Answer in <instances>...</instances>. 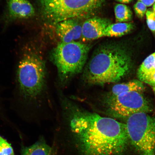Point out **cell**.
I'll use <instances>...</instances> for the list:
<instances>
[{
    "label": "cell",
    "instance_id": "cell-1",
    "mask_svg": "<svg viewBox=\"0 0 155 155\" xmlns=\"http://www.w3.org/2000/svg\"><path fill=\"white\" fill-rule=\"evenodd\" d=\"M81 155H120L129 139L126 124L76 109L70 121Z\"/></svg>",
    "mask_w": 155,
    "mask_h": 155
},
{
    "label": "cell",
    "instance_id": "cell-2",
    "mask_svg": "<svg viewBox=\"0 0 155 155\" xmlns=\"http://www.w3.org/2000/svg\"><path fill=\"white\" fill-rule=\"evenodd\" d=\"M131 60L124 50L112 45L99 46L85 68L83 78L89 84L117 82L127 75Z\"/></svg>",
    "mask_w": 155,
    "mask_h": 155
},
{
    "label": "cell",
    "instance_id": "cell-3",
    "mask_svg": "<svg viewBox=\"0 0 155 155\" xmlns=\"http://www.w3.org/2000/svg\"><path fill=\"white\" fill-rule=\"evenodd\" d=\"M42 17L55 25L71 18L88 19L94 16L105 0H38Z\"/></svg>",
    "mask_w": 155,
    "mask_h": 155
},
{
    "label": "cell",
    "instance_id": "cell-4",
    "mask_svg": "<svg viewBox=\"0 0 155 155\" xmlns=\"http://www.w3.org/2000/svg\"><path fill=\"white\" fill-rule=\"evenodd\" d=\"M90 48L88 44L76 41L58 44L51 58L61 81L66 82L82 71Z\"/></svg>",
    "mask_w": 155,
    "mask_h": 155
},
{
    "label": "cell",
    "instance_id": "cell-5",
    "mask_svg": "<svg viewBox=\"0 0 155 155\" xmlns=\"http://www.w3.org/2000/svg\"><path fill=\"white\" fill-rule=\"evenodd\" d=\"M21 92L26 98L35 97L43 90L45 81V66L38 54L29 52L21 60L17 71Z\"/></svg>",
    "mask_w": 155,
    "mask_h": 155
},
{
    "label": "cell",
    "instance_id": "cell-6",
    "mask_svg": "<svg viewBox=\"0 0 155 155\" xmlns=\"http://www.w3.org/2000/svg\"><path fill=\"white\" fill-rule=\"evenodd\" d=\"M129 140L139 152L146 155L155 150V118L140 112L127 118L126 124Z\"/></svg>",
    "mask_w": 155,
    "mask_h": 155
},
{
    "label": "cell",
    "instance_id": "cell-7",
    "mask_svg": "<svg viewBox=\"0 0 155 155\" xmlns=\"http://www.w3.org/2000/svg\"><path fill=\"white\" fill-rule=\"evenodd\" d=\"M106 113L112 117L128 118L134 114L152 110L149 102L141 93L131 92L114 96L108 94L102 100Z\"/></svg>",
    "mask_w": 155,
    "mask_h": 155
},
{
    "label": "cell",
    "instance_id": "cell-8",
    "mask_svg": "<svg viewBox=\"0 0 155 155\" xmlns=\"http://www.w3.org/2000/svg\"><path fill=\"white\" fill-rule=\"evenodd\" d=\"M80 19L71 18L63 21L55 25L57 35L64 43L75 41L81 38L82 24Z\"/></svg>",
    "mask_w": 155,
    "mask_h": 155
},
{
    "label": "cell",
    "instance_id": "cell-9",
    "mask_svg": "<svg viewBox=\"0 0 155 155\" xmlns=\"http://www.w3.org/2000/svg\"><path fill=\"white\" fill-rule=\"evenodd\" d=\"M111 24L108 19L98 17L87 19L82 24L81 38L84 41L103 37L104 31Z\"/></svg>",
    "mask_w": 155,
    "mask_h": 155
},
{
    "label": "cell",
    "instance_id": "cell-10",
    "mask_svg": "<svg viewBox=\"0 0 155 155\" xmlns=\"http://www.w3.org/2000/svg\"><path fill=\"white\" fill-rule=\"evenodd\" d=\"M8 9L13 19H27L35 15L34 7L28 0H9Z\"/></svg>",
    "mask_w": 155,
    "mask_h": 155
},
{
    "label": "cell",
    "instance_id": "cell-11",
    "mask_svg": "<svg viewBox=\"0 0 155 155\" xmlns=\"http://www.w3.org/2000/svg\"><path fill=\"white\" fill-rule=\"evenodd\" d=\"M144 90L145 87L143 82L140 81L135 80L114 85L109 94L116 96L123 93L133 91L141 93Z\"/></svg>",
    "mask_w": 155,
    "mask_h": 155
},
{
    "label": "cell",
    "instance_id": "cell-12",
    "mask_svg": "<svg viewBox=\"0 0 155 155\" xmlns=\"http://www.w3.org/2000/svg\"><path fill=\"white\" fill-rule=\"evenodd\" d=\"M133 28V25L130 23L119 22L111 24L106 28L104 31V37H121L129 33Z\"/></svg>",
    "mask_w": 155,
    "mask_h": 155
},
{
    "label": "cell",
    "instance_id": "cell-13",
    "mask_svg": "<svg viewBox=\"0 0 155 155\" xmlns=\"http://www.w3.org/2000/svg\"><path fill=\"white\" fill-rule=\"evenodd\" d=\"M21 155H53L51 147L43 140H40L34 144L23 148Z\"/></svg>",
    "mask_w": 155,
    "mask_h": 155
},
{
    "label": "cell",
    "instance_id": "cell-14",
    "mask_svg": "<svg viewBox=\"0 0 155 155\" xmlns=\"http://www.w3.org/2000/svg\"><path fill=\"white\" fill-rule=\"evenodd\" d=\"M155 65V52L147 57L140 65L137 71V76L142 82L143 79L150 74Z\"/></svg>",
    "mask_w": 155,
    "mask_h": 155
},
{
    "label": "cell",
    "instance_id": "cell-15",
    "mask_svg": "<svg viewBox=\"0 0 155 155\" xmlns=\"http://www.w3.org/2000/svg\"><path fill=\"white\" fill-rule=\"evenodd\" d=\"M114 11L116 22H127L132 19V13L127 5L121 4H117L115 6Z\"/></svg>",
    "mask_w": 155,
    "mask_h": 155
},
{
    "label": "cell",
    "instance_id": "cell-16",
    "mask_svg": "<svg viewBox=\"0 0 155 155\" xmlns=\"http://www.w3.org/2000/svg\"><path fill=\"white\" fill-rule=\"evenodd\" d=\"M0 155H15L11 144L0 136Z\"/></svg>",
    "mask_w": 155,
    "mask_h": 155
},
{
    "label": "cell",
    "instance_id": "cell-17",
    "mask_svg": "<svg viewBox=\"0 0 155 155\" xmlns=\"http://www.w3.org/2000/svg\"><path fill=\"white\" fill-rule=\"evenodd\" d=\"M147 7L140 1L137 2L134 6L136 14L139 18H142L146 14Z\"/></svg>",
    "mask_w": 155,
    "mask_h": 155
},
{
    "label": "cell",
    "instance_id": "cell-18",
    "mask_svg": "<svg viewBox=\"0 0 155 155\" xmlns=\"http://www.w3.org/2000/svg\"><path fill=\"white\" fill-rule=\"evenodd\" d=\"M145 15L149 28L152 31L155 32V13L153 11L148 10Z\"/></svg>",
    "mask_w": 155,
    "mask_h": 155
},
{
    "label": "cell",
    "instance_id": "cell-19",
    "mask_svg": "<svg viewBox=\"0 0 155 155\" xmlns=\"http://www.w3.org/2000/svg\"><path fill=\"white\" fill-rule=\"evenodd\" d=\"M142 82L147 83L150 86H155V71L145 77L142 81Z\"/></svg>",
    "mask_w": 155,
    "mask_h": 155
},
{
    "label": "cell",
    "instance_id": "cell-20",
    "mask_svg": "<svg viewBox=\"0 0 155 155\" xmlns=\"http://www.w3.org/2000/svg\"><path fill=\"white\" fill-rule=\"evenodd\" d=\"M147 7H150L155 3V0H138Z\"/></svg>",
    "mask_w": 155,
    "mask_h": 155
},
{
    "label": "cell",
    "instance_id": "cell-21",
    "mask_svg": "<svg viewBox=\"0 0 155 155\" xmlns=\"http://www.w3.org/2000/svg\"><path fill=\"white\" fill-rule=\"evenodd\" d=\"M120 3H129L131 2L133 0H115Z\"/></svg>",
    "mask_w": 155,
    "mask_h": 155
},
{
    "label": "cell",
    "instance_id": "cell-22",
    "mask_svg": "<svg viewBox=\"0 0 155 155\" xmlns=\"http://www.w3.org/2000/svg\"><path fill=\"white\" fill-rule=\"evenodd\" d=\"M153 11L155 13V3L153 5Z\"/></svg>",
    "mask_w": 155,
    "mask_h": 155
},
{
    "label": "cell",
    "instance_id": "cell-23",
    "mask_svg": "<svg viewBox=\"0 0 155 155\" xmlns=\"http://www.w3.org/2000/svg\"><path fill=\"white\" fill-rule=\"evenodd\" d=\"M146 155H154V153H150L148 154H147Z\"/></svg>",
    "mask_w": 155,
    "mask_h": 155
},
{
    "label": "cell",
    "instance_id": "cell-24",
    "mask_svg": "<svg viewBox=\"0 0 155 155\" xmlns=\"http://www.w3.org/2000/svg\"><path fill=\"white\" fill-rule=\"evenodd\" d=\"M155 71V66H154V69H153V71H152V72H151V73H152V72H153V71Z\"/></svg>",
    "mask_w": 155,
    "mask_h": 155
},
{
    "label": "cell",
    "instance_id": "cell-25",
    "mask_svg": "<svg viewBox=\"0 0 155 155\" xmlns=\"http://www.w3.org/2000/svg\"><path fill=\"white\" fill-rule=\"evenodd\" d=\"M153 90L154 92L155 93V86L153 87Z\"/></svg>",
    "mask_w": 155,
    "mask_h": 155
}]
</instances>
